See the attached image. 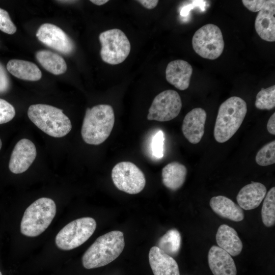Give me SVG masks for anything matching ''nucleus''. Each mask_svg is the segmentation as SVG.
Listing matches in <instances>:
<instances>
[{
  "instance_id": "nucleus-1",
  "label": "nucleus",
  "mask_w": 275,
  "mask_h": 275,
  "mask_svg": "<svg viewBox=\"0 0 275 275\" xmlns=\"http://www.w3.org/2000/svg\"><path fill=\"white\" fill-rule=\"evenodd\" d=\"M115 123L112 106L98 104L86 111L81 129L83 140L90 145H98L109 136Z\"/></svg>"
},
{
  "instance_id": "nucleus-2",
  "label": "nucleus",
  "mask_w": 275,
  "mask_h": 275,
  "mask_svg": "<svg viewBox=\"0 0 275 275\" xmlns=\"http://www.w3.org/2000/svg\"><path fill=\"white\" fill-rule=\"evenodd\" d=\"M125 246L123 233L113 231L99 236L88 249L82 257L86 269L105 266L117 258Z\"/></svg>"
},
{
  "instance_id": "nucleus-3",
  "label": "nucleus",
  "mask_w": 275,
  "mask_h": 275,
  "mask_svg": "<svg viewBox=\"0 0 275 275\" xmlns=\"http://www.w3.org/2000/svg\"><path fill=\"white\" fill-rule=\"evenodd\" d=\"M247 111L246 103L239 97L232 96L223 102L214 128L216 141L223 143L231 139L240 127Z\"/></svg>"
},
{
  "instance_id": "nucleus-4",
  "label": "nucleus",
  "mask_w": 275,
  "mask_h": 275,
  "mask_svg": "<svg viewBox=\"0 0 275 275\" xmlns=\"http://www.w3.org/2000/svg\"><path fill=\"white\" fill-rule=\"evenodd\" d=\"M28 116L38 128L52 137H63L72 128L71 121L63 110L50 105H31L28 108Z\"/></svg>"
},
{
  "instance_id": "nucleus-5",
  "label": "nucleus",
  "mask_w": 275,
  "mask_h": 275,
  "mask_svg": "<svg viewBox=\"0 0 275 275\" xmlns=\"http://www.w3.org/2000/svg\"><path fill=\"white\" fill-rule=\"evenodd\" d=\"M56 213L53 200L41 198L31 204L25 210L20 224L21 233L28 237H36L50 225Z\"/></svg>"
},
{
  "instance_id": "nucleus-6",
  "label": "nucleus",
  "mask_w": 275,
  "mask_h": 275,
  "mask_svg": "<svg viewBox=\"0 0 275 275\" xmlns=\"http://www.w3.org/2000/svg\"><path fill=\"white\" fill-rule=\"evenodd\" d=\"M96 228L95 220L90 217L75 219L64 227L57 234L55 242L57 247L68 251L85 243Z\"/></svg>"
},
{
  "instance_id": "nucleus-7",
  "label": "nucleus",
  "mask_w": 275,
  "mask_h": 275,
  "mask_svg": "<svg viewBox=\"0 0 275 275\" xmlns=\"http://www.w3.org/2000/svg\"><path fill=\"white\" fill-rule=\"evenodd\" d=\"M192 45L194 51L203 58L216 59L223 53L225 45L221 29L212 23L202 26L195 33Z\"/></svg>"
},
{
  "instance_id": "nucleus-8",
  "label": "nucleus",
  "mask_w": 275,
  "mask_h": 275,
  "mask_svg": "<svg viewBox=\"0 0 275 275\" xmlns=\"http://www.w3.org/2000/svg\"><path fill=\"white\" fill-rule=\"evenodd\" d=\"M99 39L101 45L100 56L104 62L117 65L128 56L130 43L122 31L114 29L104 31L99 35Z\"/></svg>"
},
{
  "instance_id": "nucleus-9",
  "label": "nucleus",
  "mask_w": 275,
  "mask_h": 275,
  "mask_svg": "<svg viewBox=\"0 0 275 275\" xmlns=\"http://www.w3.org/2000/svg\"><path fill=\"white\" fill-rule=\"evenodd\" d=\"M112 179L118 189L129 194L140 193L146 184L143 172L129 161H122L116 164L112 171Z\"/></svg>"
},
{
  "instance_id": "nucleus-10",
  "label": "nucleus",
  "mask_w": 275,
  "mask_h": 275,
  "mask_svg": "<svg viewBox=\"0 0 275 275\" xmlns=\"http://www.w3.org/2000/svg\"><path fill=\"white\" fill-rule=\"evenodd\" d=\"M182 105L177 92L173 90L163 91L154 98L148 111L147 119L159 122L170 121L179 115Z\"/></svg>"
},
{
  "instance_id": "nucleus-11",
  "label": "nucleus",
  "mask_w": 275,
  "mask_h": 275,
  "mask_svg": "<svg viewBox=\"0 0 275 275\" xmlns=\"http://www.w3.org/2000/svg\"><path fill=\"white\" fill-rule=\"evenodd\" d=\"M36 37L43 44L64 54L71 53L73 43L69 36L58 26L45 23L38 29Z\"/></svg>"
},
{
  "instance_id": "nucleus-12",
  "label": "nucleus",
  "mask_w": 275,
  "mask_h": 275,
  "mask_svg": "<svg viewBox=\"0 0 275 275\" xmlns=\"http://www.w3.org/2000/svg\"><path fill=\"white\" fill-rule=\"evenodd\" d=\"M37 151L35 144L30 140L22 139L15 145L10 156V171L14 174L26 171L36 158Z\"/></svg>"
},
{
  "instance_id": "nucleus-13",
  "label": "nucleus",
  "mask_w": 275,
  "mask_h": 275,
  "mask_svg": "<svg viewBox=\"0 0 275 275\" xmlns=\"http://www.w3.org/2000/svg\"><path fill=\"white\" fill-rule=\"evenodd\" d=\"M206 119L207 113L201 107L195 108L185 115L182 125V131L190 143L196 144L201 140L204 133Z\"/></svg>"
},
{
  "instance_id": "nucleus-14",
  "label": "nucleus",
  "mask_w": 275,
  "mask_h": 275,
  "mask_svg": "<svg viewBox=\"0 0 275 275\" xmlns=\"http://www.w3.org/2000/svg\"><path fill=\"white\" fill-rule=\"evenodd\" d=\"M192 73L193 67L189 63L183 60H175L168 64L166 78L170 84L183 91L188 88Z\"/></svg>"
},
{
  "instance_id": "nucleus-15",
  "label": "nucleus",
  "mask_w": 275,
  "mask_h": 275,
  "mask_svg": "<svg viewBox=\"0 0 275 275\" xmlns=\"http://www.w3.org/2000/svg\"><path fill=\"white\" fill-rule=\"evenodd\" d=\"M209 266L213 275H236L235 263L232 257L220 247L213 245L208 254Z\"/></svg>"
},
{
  "instance_id": "nucleus-16",
  "label": "nucleus",
  "mask_w": 275,
  "mask_h": 275,
  "mask_svg": "<svg viewBox=\"0 0 275 275\" xmlns=\"http://www.w3.org/2000/svg\"><path fill=\"white\" fill-rule=\"evenodd\" d=\"M255 28L259 37L267 42L275 41V1L270 2L259 11Z\"/></svg>"
},
{
  "instance_id": "nucleus-17",
  "label": "nucleus",
  "mask_w": 275,
  "mask_h": 275,
  "mask_svg": "<svg viewBox=\"0 0 275 275\" xmlns=\"http://www.w3.org/2000/svg\"><path fill=\"white\" fill-rule=\"evenodd\" d=\"M149 261L154 275H180L175 259L156 246L150 250Z\"/></svg>"
},
{
  "instance_id": "nucleus-18",
  "label": "nucleus",
  "mask_w": 275,
  "mask_h": 275,
  "mask_svg": "<svg viewBox=\"0 0 275 275\" xmlns=\"http://www.w3.org/2000/svg\"><path fill=\"white\" fill-rule=\"evenodd\" d=\"M266 194L265 186L260 182H252L243 186L236 197L238 205L249 210L258 207Z\"/></svg>"
},
{
  "instance_id": "nucleus-19",
  "label": "nucleus",
  "mask_w": 275,
  "mask_h": 275,
  "mask_svg": "<svg viewBox=\"0 0 275 275\" xmlns=\"http://www.w3.org/2000/svg\"><path fill=\"white\" fill-rule=\"evenodd\" d=\"M209 204L213 211L222 217L234 222H240L244 218L242 209L226 197H213L210 199Z\"/></svg>"
},
{
  "instance_id": "nucleus-20",
  "label": "nucleus",
  "mask_w": 275,
  "mask_h": 275,
  "mask_svg": "<svg viewBox=\"0 0 275 275\" xmlns=\"http://www.w3.org/2000/svg\"><path fill=\"white\" fill-rule=\"evenodd\" d=\"M216 241L219 247L231 256L239 255L243 244L237 232L233 228L225 225H221L216 234Z\"/></svg>"
},
{
  "instance_id": "nucleus-21",
  "label": "nucleus",
  "mask_w": 275,
  "mask_h": 275,
  "mask_svg": "<svg viewBox=\"0 0 275 275\" xmlns=\"http://www.w3.org/2000/svg\"><path fill=\"white\" fill-rule=\"evenodd\" d=\"M187 171L182 164L173 161L167 164L162 169V181L168 189L176 190L184 184Z\"/></svg>"
},
{
  "instance_id": "nucleus-22",
  "label": "nucleus",
  "mask_w": 275,
  "mask_h": 275,
  "mask_svg": "<svg viewBox=\"0 0 275 275\" xmlns=\"http://www.w3.org/2000/svg\"><path fill=\"white\" fill-rule=\"evenodd\" d=\"M7 70L15 77L29 81H37L41 79L42 73L34 63L21 60H10L6 66Z\"/></svg>"
},
{
  "instance_id": "nucleus-23",
  "label": "nucleus",
  "mask_w": 275,
  "mask_h": 275,
  "mask_svg": "<svg viewBox=\"0 0 275 275\" xmlns=\"http://www.w3.org/2000/svg\"><path fill=\"white\" fill-rule=\"evenodd\" d=\"M36 58L45 70L53 74L60 75L66 71L65 61L56 53L47 50H41L36 53Z\"/></svg>"
},
{
  "instance_id": "nucleus-24",
  "label": "nucleus",
  "mask_w": 275,
  "mask_h": 275,
  "mask_svg": "<svg viewBox=\"0 0 275 275\" xmlns=\"http://www.w3.org/2000/svg\"><path fill=\"white\" fill-rule=\"evenodd\" d=\"M181 242V235L176 229L168 230L157 242V246L167 255L176 256L179 253Z\"/></svg>"
},
{
  "instance_id": "nucleus-25",
  "label": "nucleus",
  "mask_w": 275,
  "mask_h": 275,
  "mask_svg": "<svg viewBox=\"0 0 275 275\" xmlns=\"http://www.w3.org/2000/svg\"><path fill=\"white\" fill-rule=\"evenodd\" d=\"M262 210L261 217L264 225L267 227L275 223V187H272L266 194Z\"/></svg>"
},
{
  "instance_id": "nucleus-26",
  "label": "nucleus",
  "mask_w": 275,
  "mask_h": 275,
  "mask_svg": "<svg viewBox=\"0 0 275 275\" xmlns=\"http://www.w3.org/2000/svg\"><path fill=\"white\" fill-rule=\"evenodd\" d=\"M255 106L261 110H270L275 106V86L262 88L256 95Z\"/></svg>"
},
{
  "instance_id": "nucleus-27",
  "label": "nucleus",
  "mask_w": 275,
  "mask_h": 275,
  "mask_svg": "<svg viewBox=\"0 0 275 275\" xmlns=\"http://www.w3.org/2000/svg\"><path fill=\"white\" fill-rule=\"evenodd\" d=\"M257 163L261 166H267L275 163V141L268 143L263 146L256 156Z\"/></svg>"
},
{
  "instance_id": "nucleus-28",
  "label": "nucleus",
  "mask_w": 275,
  "mask_h": 275,
  "mask_svg": "<svg viewBox=\"0 0 275 275\" xmlns=\"http://www.w3.org/2000/svg\"><path fill=\"white\" fill-rule=\"evenodd\" d=\"M15 115L14 106L6 100L0 98V124L10 121Z\"/></svg>"
},
{
  "instance_id": "nucleus-29",
  "label": "nucleus",
  "mask_w": 275,
  "mask_h": 275,
  "mask_svg": "<svg viewBox=\"0 0 275 275\" xmlns=\"http://www.w3.org/2000/svg\"><path fill=\"white\" fill-rule=\"evenodd\" d=\"M0 30L10 35L16 32V27L11 20L8 12L0 8Z\"/></svg>"
},
{
  "instance_id": "nucleus-30",
  "label": "nucleus",
  "mask_w": 275,
  "mask_h": 275,
  "mask_svg": "<svg viewBox=\"0 0 275 275\" xmlns=\"http://www.w3.org/2000/svg\"><path fill=\"white\" fill-rule=\"evenodd\" d=\"M164 134L161 130L157 131L152 139V151L153 155L157 158H161L163 156Z\"/></svg>"
},
{
  "instance_id": "nucleus-31",
  "label": "nucleus",
  "mask_w": 275,
  "mask_h": 275,
  "mask_svg": "<svg viewBox=\"0 0 275 275\" xmlns=\"http://www.w3.org/2000/svg\"><path fill=\"white\" fill-rule=\"evenodd\" d=\"M270 0H242L243 5L250 11L258 12L269 4Z\"/></svg>"
},
{
  "instance_id": "nucleus-32",
  "label": "nucleus",
  "mask_w": 275,
  "mask_h": 275,
  "mask_svg": "<svg viewBox=\"0 0 275 275\" xmlns=\"http://www.w3.org/2000/svg\"><path fill=\"white\" fill-rule=\"evenodd\" d=\"M10 87V81L4 66L0 63V93L7 91Z\"/></svg>"
},
{
  "instance_id": "nucleus-33",
  "label": "nucleus",
  "mask_w": 275,
  "mask_h": 275,
  "mask_svg": "<svg viewBox=\"0 0 275 275\" xmlns=\"http://www.w3.org/2000/svg\"><path fill=\"white\" fill-rule=\"evenodd\" d=\"M137 2L148 9H154L156 7L159 2L157 0H139Z\"/></svg>"
},
{
  "instance_id": "nucleus-34",
  "label": "nucleus",
  "mask_w": 275,
  "mask_h": 275,
  "mask_svg": "<svg viewBox=\"0 0 275 275\" xmlns=\"http://www.w3.org/2000/svg\"><path fill=\"white\" fill-rule=\"evenodd\" d=\"M267 129L271 134H275V113L269 118L267 124Z\"/></svg>"
},
{
  "instance_id": "nucleus-35",
  "label": "nucleus",
  "mask_w": 275,
  "mask_h": 275,
  "mask_svg": "<svg viewBox=\"0 0 275 275\" xmlns=\"http://www.w3.org/2000/svg\"><path fill=\"white\" fill-rule=\"evenodd\" d=\"M90 2L96 5L101 6L106 4L107 2H108V0H91Z\"/></svg>"
},
{
  "instance_id": "nucleus-36",
  "label": "nucleus",
  "mask_w": 275,
  "mask_h": 275,
  "mask_svg": "<svg viewBox=\"0 0 275 275\" xmlns=\"http://www.w3.org/2000/svg\"><path fill=\"white\" fill-rule=\"evenodd\" d=\"M2 146V141H1V140L0 139V150L1 149Z\"/></svg>"
},
{
  "instance_id": "nucleus-37",
  "label": "nucleus",
  "mask_w": 275,
  "mask_h": 275,
  "mask_svg": "<svg viewBox=\"0 0 275 275\" xmlns=\"http://www.w3.org/2000/svg\"><path fill=\"white\" fill-rule=\"evenodd\" d=\"M0 275H2V273L1 271H0Z\"/></svg>"
}]
</instances>
